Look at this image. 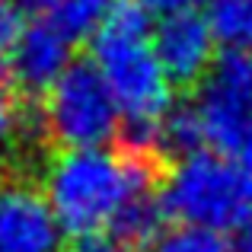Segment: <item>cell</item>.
I'll return each mask as SVG.
<instances>
[{"instance_id":"6da1fadb","label":"cell","mask_w":252,"mask_h":252,"mask_svg":"<svg viewBox=\"0 0 252 252\" xmlns=\"http://www.w3.org/2000/svg\"><path fill=\"white\" fill-rule=\"evenodd\" d=\"M42 191L64 233L77 240L112 236L131 208L160 191L144 157L112 147L58 150L42 172Z\"/></svg>"},{"instance_id":"7a4b0ae2","label":"cell","mask_w":252,"mask_h":252,"mask_svg":"<svg viewBox=\"0 0 252 252\" xmlns=\"http://www.w3.org/2000/svg\"><path fill=\"white\" fill-rule=\"evenodd\" d=\"M90 42L93 67L112 90L125 125H131L141 147H154L160 125L176 109L172 105L176 83L169 80L166 67L154 51V23L147 6L134 0L115 3Z\"/></svg>"},{"instance_id":"3957f363","label":"cell","mask_w":252,"mask_h":252,"mask_svg":"<svg viewBox=\"0 0 252 252\" xmlns=\"http://www.w3.org/2000/svg\"><path fill=\"white\" fill-rule=\"evenodd\" d=\"M160 204L179 227L240 230L252 214V166L204 147L176 157L160 179Z\"/></svg>"},{"instance_id":"277c9868","label":"cell","mask_w":252,"mask_h":252,"mask_svg":"<svg viewBox=\"0 0 252 252\" xmlns=\"http://www.w3.org/2000/svg\"><path fill=\"white\" fill-rule=\"evenodd\" d=\"M125 118L93 61H74L42 102V131L61 150L109 147Z\"/></svg>"},{"instance_id":"5b68a950","label":"cell","mask_w":252,"mask_h":252,"mask_svg":"<svg viewBox=\"0 0 252 252\" xmlns=\"http://www.w3.org/2000/svg\"><path fill=\"white\" fill-rule=\"evenodd\" d=\"M191 115L211 150L252 166V51H227L198 83Z\"/></svg>"},{"instance_id":"8992f818","label":"cell","mask_w":252,"mask_h":252,"mask_svg":"<svg viewBox=\"0 0 252 252\" xmlns=\"http://www.w3.org/2000/svg\"><path fill=\"white\" fill-rule=\"evenodd\" d=\"M64 236L42 189L29 182L0 185V252H61Z\"/></svg>"},{"instance_id":"52a82bcc","label":"cell","mask_w":252,"mask_h":252,"mask_svg":"<svg viewBox=\"0 0 252 252\" xmlns=\"http://www.w3.org/2000/svg\"><path fill=\"white\" fill-rule=\"evenodd\" d=\"M214 48V29H211L208 16L198 10L160 16V23L154 26V51L166 67L169 80L179 86L201 83L211 74V67L217 64Z\"/></svg>"},{"instance_id":"ba28073f","label":"cell","mask_w":252,"mask_h":252,"mask_svg":"<svg viewBox=\"0 0 252 252\" xmlns=\"http://www.w3.org/2000/svg\"><path fill=\"white\" fill-rule=\"evenodd\" d=\"M70 51H74V38L61 32L51 19L26 23L23 35L3 64V80L26 93H48L74 64Z\"/></svg>"},{"instance_id":"9c48e42d","label":"cell","mask_w":252,"mask_h":252,"mask_svg":"<svg viewBox=\"0 0 252 252\" xmlns=\"http://www.w3.org/2000/svg\"><path fill=\"white\" fill-rule=\"evenodd\" d=\"M204 16L227 51H252V0H208Z\"/></svg>"},{"instance_id":"30bf717a","label":"cell","mask_w":252,"mask_h":252,"mask_svg":"<svg viewBox=\"0 0 252 252\" xmlns=\"http://www.w3.org/2000/svg\"><path fill=\"white\" fill-rule=\"evenodd\" d=\"M112 6H115V0H58L48 19L77 42V38L96 35V29L105 23Z\"/></svg>"},{"instance_id":"8fae6325","label":"cell","mask_w":252,"mask_h":252,"mask_svg":"<svg viewBox=\"0 0 252 252\" xmlns=\"http://www.w3.org/2000/svg\"><path fill=\"white\" fill-rule=\"evenodd\" d=\"M147 252H236L223 233L198 227H172L147 246Z\"/></svg>"},{"instance_id":"7c38bea8","label":"cell","mask_w":252,"mask_h":252,"mask_svg":"<svg viewBox=\"0 0 252 252\" xmlns=\"http://www.w3.org/2000/svg\"><path fill=\"white\" fill-rule=\"evenodd\" d=\"M26 29V19H23V10L10 0H0V77H3V64L10 58L13 45L19 42Z\"/></svg>"},{"instance_id":"4fadbf2b","label":"cell","mask_w":252,"mask_h":252,"mask_svg":"<svg viewBox=\"0 0 252 252\" xmlns=\"http://www.w3.org/2000/svg\"><path fill=\"white\" fill-rule=\"evenodd\" d=\"M23 131V112H19L13 93L6 90V80L0 77V150H6Z\"/></svg>"},{"instance_id":"5bb4252c","label":"cell","mask_w":252,"mask_h":252,"mask_svg":"<svg viewBox=\"0 0 252 252\" xmlns=\"http://www.w3.org/2000/svg\"><path fill=\"white\" fill-rule=\"evenodd\" d=\"M150 10H157L160 16H172V13H189L195 10L201 0H147Z\"/></svg>"},{"instance_id":"9a60e30c","label":"cell","mask_w":252,"mask_h":252,"mask_svg":"<svg viewBox=\"0 0 252 252\" xmlns=\"http://www.w3.org/2000/svg\"><path fill=\"white\" fill-rule=\"evenodd\" d=\"M74 252H125V246H118L112 236H96V240H80Z\"/></svg>"},{"instance_id":"2e32d148","label":"cell","mask_w":252,"mask_h":252,"mask_svg":"<svg viewBox=\"0 0 252 252\" xmlns=\"http://www.w3.org/2000/svg\"><path fill=\"white\" fill-rule=\"evenodd\" d=\"M10 3H16L23 13H51L58 0H10Z\"/></svg>"},{"instance_id":"e0dca14e","label":"cell","mask_w":252,"mask_h":252,"mask_svg":"<svg viewBox=\"0 0 252 252\" xmlns=\"http://www.w3.org/2000/svg\"><path fill=\"white\" fill-rule=\"evenodd\" d=\"M233 249H236V252H252V214H249V220L243 223L240 230H236Z\"/></svg>"}]
</instances>
